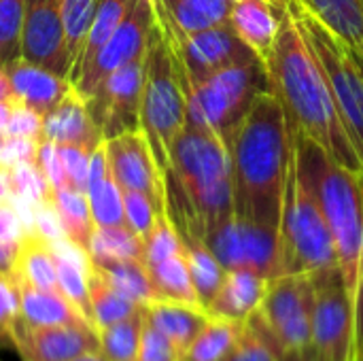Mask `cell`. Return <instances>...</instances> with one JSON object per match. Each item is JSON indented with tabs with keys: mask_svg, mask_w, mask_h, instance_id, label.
<instances>
[{
	"mask_svg": "<svg viewBox=\"0 0 363 361\" xmlns=\"http://www.w3.org/2000/svg\"><path fill=\"white\" fill-rule=\"evenodd\" d=\"M266 72L285 111L289 136L313 140L336 164L363 177L362 157L338 113L328 74L289 4L281 17Z\"/></svg>",
	"mask_w": 363,
	"mask_h": 361,
	"instance_id": "1",
	"label": "cell"
},
{
	"mask_svg": "<svg viewBox=\"0 0 363 361\" xmlns=\"http://www.w3.org/2000/svg\"><path fill=\"white\" fill-rule=\"evenodd\" d=\"M234 213L279 230L294 140L272 89L262 91L228 138Z\"/></svg>",
	"mask_w": 363,
	"mask_h": 361,
	"instance_id": "2",
	"label": "cell"
},
{
	"mask_svg": "<svg viewBox=\"0 0 363 361\" xmlns=\"http://www.w3.org/2000/svg\"><path fill=\"white\" fill-rule=\"evenodd\" d=\"M166 200L181 236L202 240L234 213L232 162L221 136L191 123L183 128L166 170Z\"/></svg>",
	"mask_w": 363,
	"mask_h": 361,
	"instance_id": "3",
	"label": "cell"
},
{
	"mask_svg": "<svg viewBox=\"0 0 363 361\" xmlns=\"http://www.w3.org/2000/svg\"><path fill=\"white\" fill-rule=\"evenodd\" d=\"M298 166L328 219L336 266L353 306V361H363V177L336 164L319 145L294 136Z\"/></svg>",
	"mask_w": 363,
	"mask_h": 361,
	"instance_id": "4",
	"label": "cell"
},
{
	"mask_svg": "<svg viewBox=\"0 0 363 361\" xmlns=\"http://www.w3.org/2000/svg\"><path fill=\"white\" fill-rule=\"evenodd\" d=\"M330 266H336L334 238L321 202L302 174L294 153L279 226L277 277H311Z\"/></svg>",
	"mask_w": 363,
	"mask_h": 361,
	"instance_id": "5",
	"label": "cell"
},
{
	"mask_svg": "<svg viewBox=\"0 0 363 361\" xmlns=\"http://www.w3.org/2000/svg\"><path fill=\"white\" fill-rule=\"evenodd\" d=\"M187 126V98L183 79L172 49L155 26L153 38L145 53L140 130L149 138L151 151L166 174L174 140Z\"/></svg>",
	"mask_w": 363,
	"mask_h": 361,
	"instance_id": "6",
	"label": "cell"
},
{
	"mask_svg": "<svg viewBox=\"0 0 363 361\" xmlns=\"http://www.w3.org/2000/svg\"><path fill=\"white\" fill-rule=\"evenodd\" d=\"M266 89H270L268 72L257 57L234 62L185 89L187 123L228 143L251 102Z\"/></svg>",
	"mask_w": 363,
	"mask_h": 361,
	"instance_id": "7",
	"label": "cell"
},
{
	"mask_svg": "<svg viewBox=\"0 0 363 361\" xmlns=\"http://www.w3.org/2000/svg\"><path fill=\"white\" fill-rule=\"evenodd\" d=\"M289 9L298 23L302 26L311 47L315 49L338 113L345 121V128L359 153L363 162V68L362 62L355 57V53L334 34L330 32L311 11L302 6L300 0H289Z\"/></svg>",
	"mask_w": 363,
	"mask_h": 361,
	"instance_id": "8",
	"label": "cell"
},
{
	"mask_svg": "<svg viewBox=\"0 0 363 361\" xmlns=\"http://www.w3.org/2000/svg\"><path fill=\"white\" fill-rule=\"evenodd\" d=\"M285 360L313 355V285L311 277L270 279L262 306L249 317Z\"/></svg>",
	"mask_w": 363,
	"mask_h": 361,
	"instance_id": "9",
	"label": "cell"
},
{
	"mask_svg": "<svg viewBox=\"0 0 363 361\" xmlns=\"http://www.w3.org/2000/svg\"><path fill=\"white\" fill-rule=\"evenodd\" d=\"M313 355L317 361H353V306L338 266L311 274Z\"/></svg>",
	"mask_w": 363,
	"mask_h": 361,
	"instance_id": "10",
	"label": "cell"
},
{
	"mask_svg": "<svg viewBox=\"0 0 363 361\" xmlns=\"http://www.w3.org/2000/svg\"><path fill=\"white\" fill-rule=\"evenodd\" d=\"M206 245L225 270L249 268L268 279L279 274V230L232 213L206 234Z\"/></svg>",
	"mask_w": 363,
	"mask_h": 361,
	"instance_id": "11",
	"label": "cell"
},
{
	"mask_svg": "<svg viewBox=\"0 0 363 361\" xmlns=\"http://www.w3.org/2000/svg\"><path fill=\"white\" fill-rule=\"evenodd\" d=\"M157 26L172 49L185 89L234 62L255 57L240 43L230 21L200 30V32H191V34H181L177 30L162 26L160 21Z\"/></svg>",
	"mask_w": 363,
	"mask_h": 361,
	"instance_id": "12",
	"label": "cell"
},
{
	"mask_svg": "<svg viewBox=\"0 0 363 361\" xmlns=\"http://www.w3.org/2000/svg\"><path fill=\"white\" fill-rule=\"evenodd\" d=\"M157 19H155V9L151 0H134L130 6L128 15L119 23V28L113 32V36L106 40V45L100 49L96 55L94 64L89 66L87 72H83L72 87L91 100L96 91L102 87V83L121 66L145 57L149 43L153 38Z\"/></svg>",
	"mask_w": 363,
	"mask_h": 361,
	"instance_id": "13",
	"label": "cell"
},
{
	"mask_svg": "<svg viewBox=\"0 0 363 361\" xmlns=\"http://www.w3.org/2000/svg\"><path fill=\"white\" fill-rule=\"evenodd\" d=\"M143 77L145 57L115 70L89 100L91 115L100 126L104 140L140 128Z\"/></svg>",
	"mask_w": 363,
	"mask_h": 361,
	"instance_id": "14",
	"label": "cell"
},
{
	"mask_svg": "<svg viewBox=\"0 0 363 361\" xmlns=\"http://www.w3.org/2000/svg\"><path fill=\"white\" fill-rule=\"evenodd\" d=\"M104 147L111 174L121 189L143 191L153 198L157 206H168L166 174L162 172L151 151L149 138L140 128L106 138Z\"/></svg>",
	"mask_w": 363,
	"mask_h": 361,
	"instance_id": "15",
	"label": "cell"
},
{
	"mask_svg": "<svg viewBox=\"0 0 363 361\" xmlns=\"http://www.w3.org/2000/svg\"><path fill=\"white\" fill-rule=\"evenodd\" d=\"M21 57L70 79V57L60 0H26Z\"/></svg>",
	"mask_w": 363,
	"mask_h": 361,
	"instance_id": "16",
	"label": "cell"
},
{
	"mask_svg": "<svg viewBox=\"0 0 363 361\" xmlns=\"http://www.w3.org/2000/svg\"><path fill=\"white\" fill-rule=\"evenodd\" d=\"M98 349V332L89 323L17 328L15 353L21 361H68Z\"/></svg>",
	"mask_w": 363,
	"mask_h": 361,
	"instance_id": "17",
	"label": "cell"
},
{
	"mask_svg": "<svg viewBox=\"0 0 363 361\" xmlns=\"http://www.w3.org/2000/svg\"><path fill=\"white\" fill-rule=\"evenodd\" d=\"M43 140H51L60 147L74 145L94 151L102 140V130L96 123L89 100L74 87L43 117Z\"/></svg>",
	"mask_w": 363,
	"mask_h": 361,
	"instance_id": "18",
	"label": "cell"
},
{
	"mask_svg": "<svg viewBox=\"0 0 363 361\" xmlns=\"http://www.w3.org/2000/svg\"><path fill=\"white\" fill-rule=\"evenodd\" d=\"M270 279L249 270V268H232L225 272V279L206 309L213 317H223L230 321L247 323L249 317L262 306V300L268 291Z\"/></svg>",
	"mask_w": 363,
	"mask_h": 361,
	"instance_id": "19",
	"label": "cell"
},
{
	"mask_svg": "<svg viewBox=\"0 0 363 361\" xmlns=\"http://www.w3.org/2000/svg\"><path fill=\"white\" fill-rule=\"evenodd\" d=\"M13 94L26 102L30 109L40 113L43 117L68 94L72 87L70 79L55 74L38 64H32L23 57H17L4 68Z\"/></svg>",
	"mask_w": 363,
	"mask_h": 361,
	"instance_id": "20",
	"label": "cell"
},
{
	"mask_svg": "<svg viewBox=\"0 0 363 361\" xmlns=\"http://www.w3.org/2000/svg\"><path fill=\"white\" fill-rule=\"evenodd\" d=\"M281 17L283 13L274 11L266 0L232 2L230 26L240 38V43L264 64V68L277 43Z\"/></svg>",
	"mask_w": 363,
	"mask_h": 361,
	"instance_id": "21",
	"label": "cell"
},
{
	"mask_svg": "<svg viewBox=\"0 0 363 361\" xmlns=\"http://www.w3.org/2000/svg\"><path fill=\"white\" fill-rule=\"evenodd\" d=\"M87 200L96 228H113L125 226L123 213V189L113 179L104 140L91 151L89 160V177H87Z\"/></svg>",
	"mask_w": 363,
	"mask_h": 361,
	"instance_id": "22",
	"label": "cell"
},
{
	"mask_svg": "<svg viewBox=\"0 0 363 361\" xmlns=\"http://www.w3.org/2000/svg\"><path fill=\"white\" fill-rule=\"evenodd\" d=\"M11 274L19 285L60 291L57 285V264L51 240L45 238L38 230H28L17 243L15 260Z\"/></svg>",
	"mask_w": 363,
	"mask_h": 361,
	"instance_id": "23",
	"label": "cell"
},
{
	"mask_svg": "<svg viewBox=\"0 0 363 361\" xmlns=\"http://www.w3.org/2000/svg\"><path fill=\"white\" fill-rule=\"evenodd\" d=\"M155 19L181 34L200 32L230 21V0H151Z\"/></svg>",
	"mask_w": 363,
	"mask_h": 361,
	"instance_id": "24",
	"label": "cell"
},
{
	"mask_svg": "<svg viewBox=\"0 0 363 361\" xmlns=\"http://www.w3.org/2000/svg\"><path fill=\"white\" fill-rule=\"evenodd\" d=\"M19 300H21V323L28 328L89 323L62 291H47V289L19 285Z\"/></svg>",
	"mask_w": 363,
	"mask_h": 361,
	"instance_id": "25",
	"label": "cell"
},
{
	"mask_svg": "<svg viewBox=\"0 0 363 361\" xmlns=\"http://www.w3.org/2000/svg\"><path fill=\"white\" fill-rule=\"evenodd\" d=\"M147 319L174 345L179 353H183L191 340L198 336V332L208 321V313L200 306L179 304V302H166V300H153L145 306Z\"/></svg>",
	"mask_w": 363,
	"mask_h": 361,
	"instance_id": "26",
	"label": "cell"
},
{
	"mask_svg": "<svg viewBox=\"0 0 363 361\" xmlns=\"http://www.w3.org/2000/svg\"><path fill=\"white\" fill-rule=\"evenodd\" d=\"M363 64V0H300Z\"/></svg>",
	"mask_w": 363,
	"mask_h": 361,
	"instance_id": "27",
	"label": "cell"
},
{
	"mask_svg": "<svg viewBox=\"0 0 363 361\" xmlns=\"http://www.w3.org/2000/svg\"><path fill=\"white\" fill-rule=\"evenodd\" d=\"M89 304L91 326L96 328V332L117 321H123L145 309L128 296H123L94 264L89 270Z\"/></svg>",
	"mask_w": 363,
	"mask_h": 361,
	"instance_id": "28",
	"label": "cell"
},
{
	"mask_svg": "<svg viewBox=\"0 0 363 361\" xmlns=\"http://www.w3.org/2000/svg\"><path fill=\"white\" fill-rule=\"evenodd\" d=\"M134 4V0H100L94 21L89 26L83 51L70 72V83H74L83 72L89 70V66L94 64L96 55L100 53V49L106 45V40L113 36V32L119 28V23L123 21V17L128 15L130 6Z\"/></svg>",
	"mask_w": 363,
	"mask_h": 361,
	"instance_id": "29",
	"label": "cell"
},
{
	"mask_svg": "<svg viewBox=\"0 0 363 361\" xmlns=\"http://www.w3.org/2000/svg\"><path fill=\"white\" fill-rule=\"evenodd\" d=\"M183 243H185V257H187L194 289L198 294V302L206 311L215 300L228 270L215 257L206 240L196 236H183Z\"/></svg>",
	"mask_w": 363,
	"mask_h": 361,
	"instance_id": "30",
	"label": "cell"
},
{
	"mask_svg": "<svg viewBox=\"0 0 363 361\" xmlns=\"http://www.w3.org/2000/svg\"><path fill=\"white\" fill-rule=\"evenodd\" d=\"M147 270H149V277H151L155 300L200 306L198 294H196L194 283H191V274H189L185 253H179V255L162 260V262H157L153 266H147Z\"/></svg>",
	"mask_w": 363,
	"mask_h": 361,
	"instance_id": "31",
	"label": "cell"
},
{
	"mask_svg": "<svg viewBox=\"0 0 363 361\" xmlns=\"http://www.w3.org/2000/svg\"><path fill=\"white\" fill-rule=\"evenodd\" d=\"M245 323L223 317H208L204 328L181 353V361H223L234 343L238 340Z\"/></svg>",
	"mask_w": 363,
	"mask_h": 361,
	"instance_id": "32",
	"label": "cell"
},
{
	"mask_svg": "<svg viewBox=\"0 0 363 361\" xmlns=\"http://www.w3.org/2000/svg\"><path fill=\"white\" fill-rule=\"evenodd\" d=\"M51 202L60 215L66 238L89 253L91 234L96 230L87 194L77 189H55L51 191Z\"/></svg>",
	"mask_w": 363,
	"mask_h": 361,
	"instance_id": "33",
	"label": "cell"
},
{
	"mask_svg": "<svg viewBox=\"0 0 363 361\" xmlns=\"http://www.w3.org/2000/svg\"><path fill=\"white\" fill-rule=\"evenodd\" d=\"M143 238L136 236L128 226L96 228L89 243V257L94 264L143 260Z\"/></svg>",
	"mask_w": 363,
	"mask_h": 361,
	"instance_id": "34",
	"label": "cell"
},
{
	"mask_svg": "<svg viewBox=\"0 0 363 361\" xmlns=\"http://www.w3.org/2000/svg\"><path fill=\"white\" fill-rule=\"evenodd\" d=\"M94 264V262H91ZM123 296L134 300L140 306H147L155 300V291L151 285L149 270L143 260H125V262H108L94 264Z\"/></svg>",
	"mask_w": 363,
	"mask_h": 361,
	"instance_id": "35",
	"label": "cell"
},
{
	"mask_svg": "<svg viewBox=\"0 0 363 361\" xmlns=\"http://www.w3.org/2000/svg\"><path fill=\"white\" fill-rule=\"evenodd\" d=\"M145 326V309L136 315L98 330L100 353L108 361H136Z\"/></svg>",
	"mask_w": 363,
	"mask_h": 361,
	"instance_id": "36",
	"label": "cell"
},
{
	"mask_svg": "<svg viewBox=\"0 0 363 361\" xmlns=\"http://www.w3.org/2000/svg\"><path fill=\"white\" fill-rule=\"evenodd\" d=\"M98 4L100 0H60V11H62L64 32H66V47H68V57H70L72 68L83 51Z\"/></svg>",
	"mask_w": 363,
	"mask_h": 361,
	"instance_id": "37",
	"label": "cell"
},
{
	"mask_svg": "<svg viewBox=\"0 0 363 361\" xmlns=\"http://www.w3.org/2000/svg\"><path fill=\"white\" fill-rule=\"evenodd\" d=\"M145 251H143V262L145 266H153L162 260H168L172 255L185 253V243L181 232L177 230L168 209H164L157 215V221L153 226V230L149 232V236L145 238Z\"/></svg>",
	"mask_w": 363,
	"mask_h": 361,
	"instance_id": "38",
	"label": "cell"
},
{
	"mask_svg": "<svg viewBox=\"0 0 363 361\" xmlns=\"http://www.w3.org/2000/svg\"><path fill=\"white\" fill-rule=\"evenodd\" d=\"M26 0H0V70L21 57Z\"/></svg>",
	"mask_w": 363,
	"mask_h": 361,
	"instance_id": "39",
	"label": "cell"
},
{
	"mask_svg": "<svg viewBox=\"0 0 363 361\" xmlns=\"http://www.w3.org/2000/svg\"><path fill=\"white\" fill-rule=\"evenodd\" d=\"M19 323H21L19 285L11 272H0V349L15 351Z\"/></svg>",
	"mask_w": 363,
	"mask_h": 361,
	"instance_id": "40",
	"label": "cell"
},
{
	"mask_svg": "<svg viewBox=\"0 0 363 361\" xmlns=\"http://www.w3.org/2000/svg\"><path fill=\"white\" fill-rule=\"evenodd\" d=\"M223 361H283L268 336L249 319Z\"/></svg>",
	"mask_w": 363,
	"mask_h": 361,
	"instance_id": "41",
	"label": "cell"
},
{
	"mask_svg": "<svg viewBox=\"0 0 363 361\" xmlns=\"http://www.w3.org/2000/svg\"><path fill=\"white\" fill-rule=\"evenodd\" d=\"M168 209V206H157L153 198H149L143 191H134V189H123V213H125V226L143 238L149 236V232L153 230L157 215Z\"/></svg>",
	"mask_w": 363,
	"mask_h": 361,
	"instance_id": "42",
	"label": "cell"
},
{
	"mask_svg": "<svg viewBox=\"0 0 363 361\" xmlns=\"http://www.w3.org/2000/svg\"><path fill=\"white\" fill-rule=\"evenodd\" d=\"M9 170H11V189H13L11 194L26 196L34 202H43L51 198V187L38 164L21 162Z\"/></svg>",
	"mask_w": 363,
	"mask_h": 361,
	"instance_id": "43",
	"label": "cell"
},
{
	"mask_svg": "<svg viewBox=\"0 0 363 361\" xmlns=\"http://www.w3.org/2000/svg\"><path fill=\"white\" fill-rule=\"evenodd\" d=\"M4 102H9L11 119L6 128V138H32L43 140V115L21 102L15 94H11Z\"/></svg>",
	"mask_w": 363,
	"mask_h": 361,
	"instance_id": "44",
	"label": "cell"
},
{
	"mask_svg": "<svg viewBox=\"0 0 363 361\" xmlns=\"http://www.w3.org/2000/svg\"><path fill=\"white\" fill-rule=\"evenodd\" d=\"M136 361H181V353L147 319V313H145V326H143V336H140V347H138Z\"/></svg>",
	"mask_w": 363,
	"mask_h": 361,
	"instance_id": "45",
	"label": "cell"
},
{
	"mask_svg": "<svg viewBox=\"0 0 363 361\" xmlns=\"http://www.w3.org/2000/svg\"><path fill=\"white\" fill-rule=\"evenodd\" d=\"M38 166L51 187V191L55 189H70L68 183V174L64 168V160L60 153V147L51 140H40L38 147Z\"/></svg>",
	"mask_w": 363,
	"mask_h": 361,
	"instance_id": "46",
	"label": "cell"
},
{
	"mask_svg": "<svg viewBox=\"0 0 363 361\" xmlns=\"http://www.w3.org/2000/svg\"><path fill=\"white\" fill-rule=\"evenodd\" d=\"M60 153H62V160H64V168H66V174H68L70 189H77V191L85 194L87 191L91 151L83 149V147H74V145H64V147H60Z\"/></svg>",
	"mask_w": 363,
	"mask_h": 361,
	"instance_id": "47",
	"label": "cell"
},
{
	"mask_svg": "<svg viewBox=\"0 0 363 361\" xmlns=\"http://www.w3.org/2000/svg\"><path fill=\"white\" fill-rule=\"evenodd\" d=\"M38 147H40V140L4 138L0 147V164L6 168H13L15 164H21V162L38 164Z\"/></svg>",
	"mask_w": 363,
	"mask_h": 361,
	"instance_id": "48",
	"label": "cell"
},
{
	"mask_svg": "<svg viewBox=\"0 0 363 361\" xmlns=\"http://www.w3.org/2000/svg\"><path fill=\"white\" fill-rule=\"evenodd\" d=\"M26 228L9 200H0V243L17 245Z\"/></svg>",
	"mask_w": 363,
	"mask_h": 361,
	"instance_id": "49",
	"label": "cell"
},
{
	"mask_svg": "<svg viewBox=\"0 0 363 361\" xmlns=\"http://www.w3.org/2000/svg\"><path fill=\"white\" fill-rule=\"evenodd\" d=\"M15 251H17V245L0 243V272H11V266H13V260H15Z\"/></svg>",
	"mask_w": 363,
	"mask_h": 361,
	"instance_id": "50",
	"label": "cell"
},
{
	"mask_svg": "<svg viewBox=\"0 0 363 361\" xmlns=\"http://www.w3.org/2000/svg\"><path fill=\"white\" fill-rule=\"evenodd\" d=\"M11 191V170L0 164V200H9Z\"/></svg>",
	"mask_w": 363,
	"mask_h": 361,
	"instance_id": "51",
	"label": "cell"
},
{
	"mask_svg": "<svg viewBox=\"0 0 363 361\" xmlns=\"http://www.w3.org/2000/svg\"><path fill=\"white\" fill-rule=\"evenodd\" d=\"M9 119H11V109L9 102L0 100V138H6V128H9Z\"/></svg>",
	"mask_w": 363,
	"mask_h": 361,
	"instance_id": "52",
	"label": "cell"
},
{
	"mask_svg": "<svg viewBox=\"0 0 363 361\" xmlns=\"http://www.w3.org/2000/svg\"><path fill=\"white\" fill-rule=\"evenodd\" d=\"M11 94H13V89H11L9 77H6V72H4V70H0V100H6Z\"/></svg>",
	"mask_w": 363,
	"mask_h": 361,
	"instance_id": "53",
	"label": "cell"
},
{
	"mask_svg": "<svg viewBox=\"0 0 363 361\" xmlns=\"http://www.w3.org/2000/svg\"><path fill=\"white\" fill-rule=\"evenodd\" d=\"M68 361H108L102 353H100V349L98 351H87V353H83V355H77V357H72V360Z\"/></svg>",
	"mask_w": 363,
	"mask_h": 361,
	"instance_id": "54",
	"label": "cell"
},
{
	"mask_svg": "<svg viewBox=\"0 0 363 361\" xmlns=\"http://www.w3.org/2000/svg\"><path fill=\"white\" fill-rule=\"evenodd\" d=\"M274 11H279V13H285V9H287V4H289V0H266Z\"/></svg>",
	"mask_w": 363,
	"mask_h": 361,
	"instance_id": "55",
	"label": "cell"
},
{
	"mask_svg": "<svg viewBox=\"0 0 363 361\" xmlns=\"http://www.w3.org/2000/svg\"><path fill=\"white\" fill-rule=\"evenodd\" d=\"M285 361H315V355H308V357H302V360H285Z\"/></svg>",
	"mask_w": 363,
	"mask_h": 361,
	"instance_id": "56",
	"label": "cell"
},
{
	"mask_svg": "<svg viewBox=\"0 0 363 361\" xmlns=\"http://www.w3.org/2000/svg\"><path fill=\"white\" fill-rule=\"evenodd\" d=\"M0 147H2V138H0Z\"/></svg>",
	"mask_w": 363,
	"mask_h": 361,
	"instance_id": "57",
	"label": "cell"
},
{
	"mask_svg": "<svg viewBox=\"0 0 363 361\" xmlns=\"http://www.w3.org/2000/svg\"><path fill=\"white\" fill-rule=\"evenodd\" d=\"M230 2H238V0H230Z\"/></svg>",
	"mask_w": 363,
	"mask_h": 361,
	"instance_id": "58",
	"label": "cell"
},
{
	"mask_svg": "<svg viewBox=\"0 0 363 361\" xmlns=\"http://www.w3.org/2000/svg\"><path fill=\"white\" fill-rule=\"evenodd\" d=\"M362 68H363V64H362Z\"/></svg>",
	"mask_w": 363,
	"mask_h": 361,
	"instance_id": "59",
	"label": "cell"
},
{
	"mask_svg": "<svg viewBox=\"0 0 363 361\" xmlns=\"http://www.w3.org/2000/svg\"><path fill=\"white\" fill-rule=\"evenodd\" d=\"M315 361H317V360H315Z\"/></svg>",
	"mask_w": 363,
	"mask_h": 361,
	"instance_id": "60",
	"label": "cell"
}]
</instances>
